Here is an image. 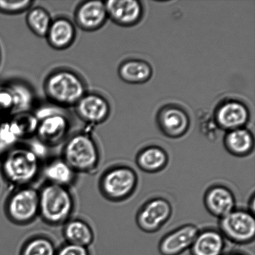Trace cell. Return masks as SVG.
Listing matches in <instances>:
<instances>
[{
	"mask_svg": "<svg viewBox=\"0 0 255 255\" xmlns=\"http://www.w3.org/2000/svg\"><path fill=\"white\" fill-rule=\"evenodd\" d=\"M152 74L151 66L142 60L124 61L119 69L120 77L129 84H142L149 81Z\"/></svg>",
	"mask_w": 255,
	"mask_h": 255,
	"instance_id": "603a6c76",
	"label": "cell"
},
{
	"mask_svg": "<svg viewBox=\"0 0 255 255\" xmlns=\"http://www.w3.org/2000/svg\"><path fill=\"white\" fill-rule=\"evenodd\" d=\"M44 90L50 102L62 108L76 106L87 92L84 79L67 69L52 72L45 80Z\"/></svg>",
	"mask_w": 255,
	"mask_h": 255,
	"instance_id": "277c9868",
	"label": "cell"
},
{
	"mask_svg": "<svg viewBox=\"0 0 255 255\" xmlns=\"http://www.w3.org/2000/svg\"><path fill=\"white\" fill-rule=\"evenodd\" d=\"M14 115V101L9 85L0 84V116Z\"/></svg>",
	"mask_w": 255,
	"mask_h": 255,
	"instance_id": "f546056e",
	"label": "cell"
},
{
	"mask_svg": "<svg viewBox=\"0 0 255 255\" xmlns=\"http://www.w3.org/2000/svg\"><path fill=\"white\" fill-rule=\"evenodd\" d=\"M1 156L2 177L13 188L32 186L41 176L43 162L29 145L19 144Z\"/></svg>",
	"mask_w": 255,
	"mask_h": 255,
	"instance_id": "6da1fadb",
	"label": "cell"
},
{
	"mask_svg": "<svg viewBox=\"0 0 255 255\" xmlns=\"http://www.w3.org/2000/svg\"><path fill=\"white\" fill-rule=\"evenodd\" d=\"M9 121L21 140L36 135L39 121L33 114L27 112L14 114Z\"/></svg>",
	"mask_w": 255,
	"mask_h": 255,
	"instance_id": "4316f807",
	"label": "cell"
},
{
	"mask_svg": "<svg viewBox=\"0 0 255 255\" xmlns=\"http://www.w3.org/2000/svg\"><path fill=\"white\" fill-rule=\"evenodd\" d=\"M57 248L51 237L43 234L34 235L24 242L19 255H56Z\"/></svg>",
	"mask_w": 255,
	"mask_h": 255,
	"instance_id": "d4e9b609",
	"label": "cell"
},
{
	"mask_svg": "<svg viewBox=\"0 0 255 255\" xmlns=\"http://www.w3.org/2000/svg\"><path fill=\"white\" fill-rule=\"evenodd\" d=\"M13 96L14 114L29 112L33 107L36 97L29 85L20 81L7 82Z\"/></svg>",
	"mask_w": 255,
	"mask_h": 255,
	"instance_id": "cb8c5ba5",
	"label": "cell"
},
{
	"mask_svg": "<svg viewBox=\"0 0 255 255\" xmlns=\"http://www.w3.org/2000/svg\"><path fill=\"white\" fill-rule=\"evenodd\" d=\"M74 107L80 119L90 125L104 123L111 112L109 101L97 93L87 92Z\"/></svg>",
	"mask_w": 255,
	"mask_h": 255,
	"instance_id": "8fae6325",
	"label": "cell"
},
{
	"mask_svg": "<svg viewBox=\"0 0 255 255\" xmlns=\"http://www.w3.org/2000/svg\"><path fill=\"white\" fill-rule=\"evenodd\" d=\"M223 255H248L244 252L241 251H232L227 252L226 254H224Z\"/></svg>",
	"mask_w": 255,
	"mask_h": 255,
	"instance_id": "e575fe53",
	"label": "cell"
},
{
	"mask_svg": "<svg viewBox=\"0 0 255 255\" xmlns=\"http://www.w3.org/2000/svg\"><path fill=\"white\" fill-rule=\"evenodd\" d=\"M172 214V207L168 200L155 197L140 207L136 216V224L145 233H156L169 221Z\"/></svg>",
	"mask_w": 255,
	"mask_h": 255,
	"instance_id": "ba28073f",
	"label": "cell"
},
{
	"mask_svg": "<svg viewBox=\"0 0 255 255\" xmlns=\"http://www.w3.org/2000/svg\"><path fill=\"white\" fill-rule=\"evenodd\" d=\"M225 148L232 156L245 157L254 151L255 140L249 130L242 128L227 131L224 139Z\"/></svg>",
	"mask_w": 255,
	"mask_h": 255,
	"instance_id": "7402d4cb",
	"label": "cell"
},
{
	"mask_svg": "<svg viewBox=\"0 0 255 255\" xmlns=\"http://www.w3.org/2000/svg\"><path fill=\"white\" fill-rule=\"evenodd\" d=\"M61 156L78 174H93L102 161L101 150L96 140L86 132L69 136L62 146Z\"/></svg>",
	"mask_w": 255,
	"mask_h": 255,
	"instance_id": "3957f363",
	"label": "cell"
},
{
	"mask_svg": "<svg viewBox=\"0 0 255 255\" xmlns=\"http://www.w3.org/2000/svg\"><path fill=\"white\" fill-rule=\"evenodd\" d=\"M199 230L194 224L184 225L162 237L158 250L161 255H181L191 249Z\"/></svg>",
	"mask_w": 255,
	"mask_h": 255,
	"instance_id": "4fadbf2b",
	"label": "cell"
},
{
	"mask_svg": "<svg viewBox=\"0 0 255 255\" xmlns=\"http://www.w3.org/2000/svg\"><path fill=\"white\" fill-rule=\"evenodd\" d=\"M52 20L47 10L40 6L30 8L26 16V22L29 29L36 36L41 37H46Z\"/></svg>",
	"mask_w": 255,
	"mask_h": 255,
	"instance_id": "484cf974",
	"label": "cell"
},
{
	"mask_svg": "<svg viewBox=\"0 0 255 255\" xmlns=\"http://www.w3.org/2000/svg\"><path fill=\"white\" fill-rule=\"evenodd\" d=\"M4 211L7 219L15 226L33 223L39 216V189L32 186L14 188L7 197Z\"/></svg>",
	"mask_w": 255,
	"mask_h": 255,
	"instance_id": "8992f818",
	"label": "cell"
},
{
	"mask_svg": "<svg viewBox=\"0 0 255 255\" xmlns=\"http://www.w3.org/2000/svg\"><path fill=\"white\" fill-rule=\"evenodd\" d=\"M105 4L108 17L121 26H134L141 19L143 9L137 0H110Z\"/></svg>",
	"mask_w": 255,
	"mask_h": 255,
	"instance_id": "2e32d148",
	"label": "cell"
},
{
	"mask_svg": "<svg viewBox=\"0 0 255 255\" xmlns=\"http://www.w3.org/2000/svg\"><path fill=\"white\" fill-rule=\"evenodd\" d=\"M226 246L219 229L208 228L199 231L189 250L191 255H223Z\"/></svg>",
	"mask_w": 255,
	"mask_h": 255,
	"instance_id": "ac0fdd59",
	"label": "cell"
},
{
	"mask_svg": "<svg viewBox=\"0 0 255 255\" xmlns=\"http://www.w3.org/2000/svg\"><path fill=\"white\" fill-rule=\"evenodd\" d=\"M135 162L141 171L150 174L157 173L167 167L169 156L161 147L152 145L140 150Z\"/></svg>",
	"mask_w": 255,
	"mask_h": 255,
	"instance_id": "44dd1931",
	"label": "cell"
},
{
	"mask_svg": "<svg viewBox=\"0 0 255 255\" xmlns=\"http://www.w3.org/2000/svg\"><path fill=\"white\" fill-rule=\"evenodd\" d=\"M157 123L162 133L169 138H179L189 128L188 114L176 105H167L159 110Z\"/></svg>",
	"mask_w": 255,
	"mask_h": 255,
	"instance_id": "9c48e42d",
	"label": "cell"
},
{
	"mask_svg": "<svg viewBox=\"0 0 255 255\" xmlns=\"http://www.w3.org/2000/svg\"><path fill=\"white\" fill-rule=\"evenodd\" d=\"M75 22L84 31H94L101 28L108 18L105 1H83L75 12Z\"/></svg>",
	"mask_w": 255,
	"mask_h": 255,
	"instance_id": "9a60e30c",
	"label": "cell"
},
{
	"mask_svg": "<svg viewBox=\"0 0 255 255\" xmlns=\"http://www.w3.org/2000/svg\"><path fill=\"white\" fill-rule=\"evenodd\" d=\"M76 35L73 22L66 17H60L52 20L46 37L52 48L63 50L74 43Z\"/></svg>",
	"mask_w": 255,
	"mask_h": 255,
	"instance_id": "d6986e66",
	"label": "cell"
},
{
	"mask_svg": "<svg viewBox=\"0 0 255 255\" xmlns=\"http://www.w3.org/2000/svg\"><path fill=\"white\" fill-rule=\"evenodd\" d=\"M70 129L71 122L66 114H59L40 121L36 136L47 147H55L66 141Z\"/></svg>",
	"mask_w": 255,
	"mask_h": 255,
	"instance_id": "30bf717a",
	"label": "cell"
},
{
	"mask_svg": "<svg viewBox=\"0 0 255 255\" xmlns=\"http://www.w3.org/2000/svg\"><path fill=\"white\" fill-rule=\"evenodd\" d=\"M39 195V217L47 226L62 227L73 217L76 200L71 188L45 182Z\"/></svg>",
	"mask_w": 255,
	"mask_h": 255,
	"instance_id": "7a4b0ae2",
	"label": "cell"
},
{
	"mask_svg": "<svg viewBox=\"0 0 255 255\" xmlns=\"http://www.w3.org/2000/svg\"><path fill=\"white\" fill-rule=\"evenodd\" d=\"M53 105H44L38 107L34 112L33 114L39 122L47 117L55 116L59 114H64L62 107Z\"/></svg>",
	"mask_w": 255,
	"mask_h": 255,
	"instance_id": "d6a6232c",
	"label": "cell"
},
{
	"mask_svg": "<svg viewBox=\"0 0 255 255\" xmlns=\"http://www.w3.org/2000/svg\"><path fill=\"white\" fill-rule=\"evenodd\" d=\"M34 3L31 0H0V12L7 14H15L29 9Z\"/></svg>",
	"mask_w": 255,
	"mask_h": 255,
	"instance_id": "f1b7e54d",
	"label": "cell"
},
{
	"mask_svg": "<svg viewBox=\"0 0 255 255\" xmlns=\"http://www.w3.org/2000/svg\"><path fill=\"white\" fill-rule=\"evenodd\" d=\"M255 194H253L251 197V199L249 200V209H247L249 212H251L252 214H255Z\"/></svg>",
	"mask_w": 255,
	"mask_h": 255,
	"instance_id": "836d02e7",
	"label": "cell"
},
{
	"mask_svg": "<svg viewBox=\"0 0 255 255\" xmlns=\"http://www.w3.org/2000/svg\"><path fill=\"white\" fill-rule=\"evenodd\" d=\"M249 117V109L246 105L229 100L217 107L214 118L219 128L230 131L244 128L248 122Z\"/></svg>",
	"mask_w": 255,
	"mask_h": 255,
	"instance_id": "7c38bea8",
	"label": "cell"
},
{
	"mask_svg": "<svg viewBox=\"0 0 255 255\" xmlns=\"http://www.w3.org/2000/svg\"><path fill=\"white\" fill-rule=\"evenodd\" d=\"M79 175L61 156L47 159L42 165L41 176L47 183L71 189Z\"/></svg>",
	"mask_w": 255,
	"mask_h": 255,
	"instance_id": "e0dca14e",
	"label": "cell"
},
{
	"mask_svg": "<svg viewBox=\"0 0 255 255\" xmlns=\"http://www.w3.org/2000/svg\"><path fill=\"white\" fill-rule=\"evenodd\" d=\"M219 231L232 243L240 246L251 244L255 238L254 214L248 210L234 209L219 219Z\"/></svg>",
	"mask_w": 255,
	"mask_h": 255,
	"instance_id": "52a82bcc",
	"label": "cell"
},
{
	"mask_svg": "<svg viewBox=\"0 0 255 255\" xmlns=\"http://www.w3.org/2000/svg\"><path fill=\"white\" fill-rule=\"evenodd\" d=\"M62 236L66 243L87 248L95 241L94 229L88 222L80 217H72L62 226Z\"/></svg>",
	"mask_w": 255,
	"mask_h": 255,
	"instance_id": "ffe728a7",
	"label": "cell"
},
{
	"mask_svg": "<svg viewBox=\"0 0 255 255\" xmlns=\"http://www.w3.org/2000/svg\"><path fill=\"white\" fill-rule=\"evenodd\" d=\"M204 204L210 214L221 219L236 209V197L228 187L215 184L205 192Z\"/></svg>",
	"mask_w": 255,
	"mask_h": 255,
	"instance_id": "5bb4252c",
	"label": "cell"
},
{
	"mask_svg": "<svg viewBox=\"0 0 255 255\" xmlns=\"http://www.w3.org/2000/svg\"><path fill=\"white\" fill-rule=\"evenodd\" d=\"M199 120L200 130L202 133L209 140L216 139L219 128L214 118L209 114H202Z\"/></svg>",
	"mask_w": 255,
	"mask_h": 255,
	"instance_id": "4dcf8cb0",
	"label": "cell"
},
{
	"mask_svg": "<svg viewBox=\"0 0 255 255\" xmlns=\"http://www.w3.org/2000/svg\"><path fill=\"white\" fill-rule=\"evenodd\" d=\"M56 255H92L89 248L65 243L57 248Z\"/></svg>",
	"mask_w": 255,
	"mask_h": 255,
	"instance_id": "1f68e13d",
	"label": "cell"
},
{
	"mask_svg": "<svg viewBox=\"0 0 255 255\" xmlns=\"http://www.w3.org/2000/svg\"><path fill=\"white\" fill-rule=\"evenodd\" d=\"M138 176L131 167L125 164L110 166L102 172L98 181L100 194L114 203L127 201L136 191Z\"/></svg>",
	"mask_w": 255,
	"mask_h": 255,
	"instance_id": "5b68a950",
	"label": "cell"
},
{
	"mask_svg": "<svg viewBox=\"0 0 255 255\" xmlns=\"http://www.w3.org/2000/svg\"><path fill=\"white\" fill-rule=\"evenodd\" d=\"M21 141L16 129L9 121L0 124V156L18 146Z\"/></svg>",
	"mask_w": 255,
	"mask_h": 255,
	"instance_id": "83f0119b",
	"label": "cell"
}]
</instances>
